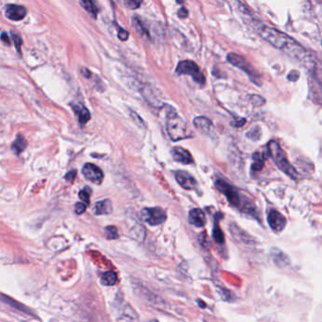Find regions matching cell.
Wrapping results in <instances>:
<instances>
[{
  "label": "cell",
  "instance_id": "cell-1",
  "mask_svg": "<svg viewBox=\"0 0 322 322\" xmlns=\"http://www.w3.org/2000/svg\"><path fill=\"white\" fill-rule=\"evenodd\" d=\"M260 35L271 46L284 51L292 58L302 60L305 55V50L288 35L269 27L261 28Z\"/></svg>",
  "mask_w": 322,
  "mask_h": 322
},
{
  "label": "cell",
  "instance_id": "cell-2",
  "mask_svg": "<svg viewBox=\"0 0 322 322\" xmlns=\"http://www.w3.org/2000/svg\"><path fill=\"white\" fill-rule=\"evenodd\" d=\"M215 186L227 198L233 206L238 208L243 213L256 217V206L253 200L249 198L246 194L239 192L235 186L224 182L223 180H217Z\"/></svg>",
  "mask_w": 322,
  "mask_h": 322
},
{
  "label": "cell",
  "instance_id": "cell-3",
  "mask_svg": "<svg viewBox=\"0 0 322 322\" xmlns=\"http://www.w3.org/2000/svg\"><path fill=\"white\" fill-rule=\"evenodd\" d=\"M267 151L269 156L271 157L279 169L291 177L292 179H298V171L290 164L287 153L284 152L279 143H277L275 140H271L267 145Z\"/></svg>",
  "mask_w": 322,
  "mask_h": 322
},
{
  "label": "cell",
  "instance_id": "cell-4",
  "mask_svg": "<svg viewBox=\"0 0 322 322\" xmlns=\"http://www.w3.org/2000/svg\"><path fill=\"white\" fill-rule=\"evenodd\" d=\"M166 129L172 141L190 138L191 136L184 120L173 109H169L167 112Z\"/></svg>",
  "mask_w": 322,
  "mask_h": 322
},
{
  "label": "cell",
  "instance_id": "cell-5",
  "mask_svg": "<svg viewBox=\"0 0 322 322\" xmlns=\"http://www.w3.org/2000/svg\"><path fill=\"white\" fill-rule=\"evenodd\" d=\"M227 60L231 64H233L234 66H236V67L241 69L243 72H245L254 83H255L257 85H261L260 76L256 73V71L254 69V67L247 62L243 57L234 54V53H230L227 56Z\"/></svg>",
  "mask_w": 322,
  "mask_h": 322
},
{
  "label": "cell",
  "instance_id": "cell-6",
  "mask_svg": "<svg viewBox=\"0 0 322 322\" xmlns=\"http://www.w3.org/2000/svg\"><path fill=\"white\" fill-rule=\"evenodd\" d=\"M176 73L178 75H186L190 76L193 80L201 85L205 83V77L203 74L201 72L199 66L195 62L191 61H184L179 62L176 67Z\"/></svg>",
  "mask_w": 322,
  "mask_h": 322
},
{
  "label": "cell",
  "instance_id": "cell-7",
  "mask_svg": "<svg viewBox=\"0 0 322 322\" xmlns=\"http://www.w3.org/2000/svg\"><path fill=\"white\" fill-rule=\"evenodd\" d=\"M140 219L144 222L155 226L163 223L167 220V215L160 207H146L141 210Z\"/></svg>",
  "mask_w": 322,
  "mask_h": 322
},
{
  "label": "cell",
  "instance_id": "cell-8",
  "mask_svg": "<svg viewBox=\"0 0 322 322\" xmlns=\"http://www.w3.org/2000/svg\"><path fill=\"white\" fill-rule=\"evenodd\" d=\"M82 173L87 180H89L93 184L101 185L103 182L104 179L103 171L101 169H99V167H97L92 163L85 164L82 169Z\"/></svg>",
  "mask_w": 322,
  "mask_h": 322
},
{
  "label": "cell",
  "instance_id": "cell-9",
  "mask_svg": "<svg viewBox=\"0 0 322 322\" xmlns=\"http://www.w3.org/2000/svg\"><path fill=\"white\" fill-rule=\"evenodd\" d=\"M268 222H269L270 227L276 233L284 230V228L287 225L286 218L275 209H271L269 212Z\"/></svg>",
  "mask_w": 322,
  "mask_h": 322
},
{
  "label": "cell",
  "instance_id": "cell-10",
  "mask_svg": "<svg viewBox=\"0 0 322 322\" xmlns=\"http://www.w3.org/2000/svg\"><path fill=\"white\" fill-rule=\"evenodd\" d=\"M175 179L183 188L186 190H191L196 188L197 181L195 178L185 170H178L175 172Z\"/></svg>",
  "mask_w": 322,
  "mask_h": 322
},
{
  "label": "cell",
  "instance_id": "cell-11",
  "mask_svg": "<svg viewBox=\"0 0 322 322\" xmlns=\"http://www.w3.org/2000/svg\"><path fill=\"white\" fill-rule=\"evenodd\" d=\"M6 17L13 21H21L27 16V10L24 6L9 4L6 6L5 10Z\"/></svg>",
  "mask_w": 322,
  "mask_h": 322
},
{
  "label": "cell",
  "instance_id": "cell-12",
  "mask_svg": "<svg viewBox=\"0 0 322 322\" xmlns=\"http://www.w3.org/2000/svg\"><path fill=\"white\" fill-rule=\"evenodd\" d=\"M194 126L197 130H199L201 133L207 135V136H213L214 134V126L212 122L203 116L196 117L193 121Z\"/></svg>",
  "mask_w": 322,
  "mask_h": 322
},
{
  "label": "cell",
  "instance_id": "cell-13",
  "mask_svg": "<svg viewBox=\"0 0 322 322\" xmlns=\"http://www.w3.org/2000/svg\"><path fill=\"white\" fill-rule=\"evenodd\" d=\"M171 155L176 162L182 163L185 165L193 163V157L191 156L190 153L182 147H174L171 150Z\"/></svg>",
  "mask_w": 322,
  "mask_h": 322
},
{
  "label": "cell",
  "instance_id": "cell-14",
  "mask_svg": "<svg viewBox=\"0 0 322 322\" xmlns=\"http://www.w3.org/2000/svg\"><path fill=\"white\" fill-rule=\"evenodd\" d=\"M188 221L195 227L202 228L206 223V219L203 211L200 208H193L189 211L188 214Z\"/></svg>",
  "mask_w": 322,
  "mask_h": 322
},
{
  "label": "cell",
  "instance_id": "cell-15",
  "mask_svg": "<svg viewBox=\"0 0 322 322\" xmlns=\"http://www.w3.org/2000/svg\"><path fill=\"white\" fill-rule=\"evenodd\" d=\"M230 230L232 235L234 236V237L237 240H238L240 242H243L245 244H252V243H254L253 237H251V236H249L244 231L241 230L237 225H236L234 223H231Z\"/></svg>",
  "mask_w": 322,
  "mask_h": 322
},
{
  "label": "cell",
  "instance_id": "cell-16",
  "mask_svg": "<svg viewBox=\"0 0 322 322\" xmlns=\"http://www.w3.org/2000/svg\"><path fill=\"white\" fill-rule=\"evenodd\" d=\"M112 212V203L109 199L97 202L94 206L95 215H109Z\"/></svg>",
  "mask_w": 322,
  "mask_h": 322
},
{
  "label": "cell",
  "instance_id": "cell-17",
  "mask_svg": "<svg viewBox=\"0 0 322 322\" xmlns=\"http://www.w3.org/2000/svg\"><path fill=\"white\" fill-rule=\"evenodd\" d=\"M74 111L76 112L78 118V121L81 124H85L88 123L89 120L91 119V114L90 111L84 107L83 105H77L74 106Z\"/></svg>",
  "mask_w": 322,
  "mask_h": 322
},
{
  "label": "cell",
  "instance_id": "cell-18",
  "mask_svg": "<svg viewBox=\"0 0 322 322\" xmlns=\"http://www.w3.org/2000/svg\"><path fill=\"white\" fill-rule=\"evenodd\" d=\"M271 256L273 262L278 267H286L289 264V258L288 257V255L280 250H273L271 253Z\"/></svg>",
  "mask_w": 322,
  "mask_h": 322
},
{
  "label": "cell",
  "instance_id": "cell-19",
  "mask_svg": "<svg viewBox=\"0 0 322 322\" xmlns=\"http://www.w3.org/2000/svg\"><path fill=\"white\" fill-rule=\"evenodd\" d=\"M220 213H218L216 215V218H215V225L213 227V238H214L215 241L219 244H223L224 243V234L223 232L220 229V225H219V218L220 217Z\"/></svg>",
  "mask_w": 322,
  "mask_h": 322
},
{
  "label": "cell",
  "instance_id": "cell-20",
  "mask_svg": "<svg viewBox=\"0 0 322 322\" xmlns=\"http://www.w3.org/2000/svg\"><path fill=\"white\" fill-rule=\"evenodd\" d=\"M118 282V277L114 271H107L101 277V283L104 286L111 287Z\"/></svg>",
  "mask_w": 322,
  "mask_h": 322
},
{
  "label": "cell",
  "instance_id": "cell-21",
  "mask_svg": "<svg viewBox=\"0 0 322 322\" xmlns=\"http://www.w3.org/2000/svg\"><path fill=\"white\" fill-rule=\"evenodd\" d=\"M27 147V141L23 136H17L12 145V149L16 154H20Z\"/></svg>",
  "mask_w": 322,
  "mask_h": 322
},
{
  "label": "cell",
  "instance_id": "cell-22",
  "mask_svg": "<svg viewBox=\"0 0 322 322\" xmlns=\"http://www.w3.org/2000/svg\"><path fill=\"white\" fill-rule=\"evenodd\" d=\"M253 158H254V163L252 165V169L255 170V171H259L264 167V161H265L266 156L256 152V153H254Z\"/></svg>",
  "mask_w": 322,
  "mask_h": 322
},
{
  "label": "cell",
  "instance_id": "cell-23",
  "mask_svg": "<svg viewBox=\"0 0 322 322\" xmlns=\"http://www.w3.org/2000/svg\"><path fill=\"white\" fill-rule=\"evenodd\" d=\"M130 235L133 238L138 240L139 242H142L145 238V230L141 225H136L130 231Z\"/></svg>",
  "mask_w": 322,
  "mask_h": 322
},
{
  "label": "cell",
  "instance_id": "cell-24",
  "mask_svg": "<svg viewBox=\"0 0 322 322\" xmlns=\"http://www.w3.org/2000/svg\"><path fill=\"white\" fill-rule=\"evenodd\" d=\"M80 3L82 5V7L88 12L90 13L92 16H96L97 15V8L95 6V4L93 3L92 0H80Z\"/></svg>",
  "mask_w": 322,
  "mask_h": 322
},
{
  "label": "cell",
  "instance_id": "cell-25",
  "mask_svg": "<svg viewBox=\"0 0 322 322\" xmlns=\"http://www.w3.org/2000/svg\"><path fill=\"white\" fill-rule=\"evenodd\" d=\"M91 194H92V189L88 186H86L85 188H83L82 190L79 191V198L82 200L86 205L90 204V197H91Z\"/></svg>",
  "mask_w": 322,
  "mask_h": 322
},
{
  "label": "cell",
  "instance_id": "cell-26",
  "mask_svg": "<svg viewBox=\"0 0 322 322\" xmlns=\"http://www.w3.org/2000/svg\"><path fill=\"white\" fill-rule=\"evenodd\" d=\"M105 233H106V237L107 239H116L119 237V234H118V229L113 226V225H109L105 228Z\"/></svg>",
  "mask_w": 322,
  "mask_h": 322
},
{
  "label": "cell",
  "instance_id": "cell-27",
  "mask_svg": "<svg viewBox=\"0 0 322 322\" xmlns=\"http://www.w3.org/2000/svg\"><path fill=\"white\" fill-rule=\"evenodd\" d=\"M199 242L201 245L204 248H209L210 247V241L208 239L207 234L205 232H203L199 236Z\"/></svg>",
  "mask_w": 322,
  "mask_h": 322
},
{
  "label": "cell",
  "instance_id": "cell-28",
  "mask_svg": "<svg viewBox=\"0 0 322 322\" xmlns=\"http://www.w3.org/2000/svg\"><path fill=\"white\" fill-rule=\"evenodd\" d=\"M142 3V0H125V5L132 9V10H136L140 7Z\"/></svg>",
  "mask_w": 322,
  "mask_h": 322
},
{
  "label": "cell",
  "instance_id": "cell-29",
  "mask_svg": "<svg viewBox=\"0 0 322 322\" xmlns=\"http://www.w3.org/2000/svg\"><path fill=\"white\" fill-rule=\"evenodd\" d=\"M251 101L254 106H257V107H260L265 104V99L262 98L259 95H252Z\"/></svg>",
  "mask_w": 322,
  "mask_h": 322
},
{
  "label": "cell",
  "instance_id": "cell-30",
  "mask_svg": "<svg viewBox=\"0 0 322 322\" xmlns=\"http://www.w3.org/2000/svg\"><path fill=\"white\" fill-rule=\"evenodd\" d=\"M134 26L136 28V30L141 33V34H147V31L145 30V28L143 27L141 21L138 19V18H134Z\"/></svg>",
  "mask_w": 322,
  "mask_h": 322
},
{
  "label": "cell",
  "instance_id": "cell-31",
  "mask_svg": "<svg viewBox=\"0 0 322 322\" xmlns=\"http://www.w3.org/2000/svg\"><path fill=\"white\" fill-rule=\"evenodd\" d=\"M86 208H87V205L85 203H77L75 206V212L77 213V215L83 214L85 211H86Z\"/></svg>",
  "mask_w": 322,
  "mask_h": 322
},
{
  "label": "cell",
  "instance_id": "cell-32",
  "mask_svg": "<svg viewBox=\"0 0 322 322\" xmlns=\"http://www.w3.org/2000/svg\"><path fill=\"white\" fill-rule=\"evenodd\" d=\"M12 37H13V40L15 42V45H16V48L17 50L20 52V47L22 46V39L20 38L19 35H17L16 33H12Z\"/></svg>",
  "mask_w": 322,
  "mask_h": 322
},
{
  "label": "cell",
  "instance_id": "cell-33",
  "mask_svg": "<svg viewBox=\"0 0 322 322\" xmlns=\"http://www.w3.org/2000/svg\"><path fill=\"white\" fill-rule=\"evenodd\" d=\"M118 37H119L120 40L125 41V40L128 39V32L125 31L124 29H121L120 28L119 31H118Z\"/></svg>",
  "mask_w": 322,
  "mask_h": 322
},
{
  "label": "cell",
  "instance_id": "cell-34",
  "mask_svg": "<svg viewBox=\"0 0 322 322\" xmlns=\"http://www.w3.org/2000/svg\"><path fill=\"white\" fill-rule=\"evenodd\" d=\"M76 176H77V170H71L70 172H68V173L65 175V179L72 183V182L75 180Z\"/></svg>",
  "mask_w": 322,
  "mask_h": 322
},
{
  "label": "cell",
  "instance_id": "cell-35",
  "mask_svg": "<svg viewBox=\"0 0 322 322\" xmlns=\"http://www.w3.org/2000/svg\"><path fill=\"white\" fill-rule=\"evenodd\" d=\"M299 77H300L299 72H297V71H292L291 73L288 75V79H289L290 81H296V80H298Z\"/></svg>",
  "mask_w": 322,
  "mask_h": 322
},
{
  "label": "cell",
  "instance_id": "cell-36",
  "mask_svg": "<svg viewBox=\"0 0 322 322\" xmlns=\"http://www.w3.org/2000/svg\"><path fill=\"white\" fill-rule=\"evenodd\" d=\"M1 40H2L6 45L10 46L11 42H10V39H9V37H8V35H7L6 33H2V35H1Z\"/></svg>",
  "mask_w": 322,
  "mask_h": 322
},
{
  "label": "cell",
  "instance_id": "cell-37",
  "mask_svg": "<svg viewBox=\"0 0 322 322\" xmlns=\"http://www.w3.org/2000/svg\"><path fill=\"white\" fill-rule=\"evenodd\" d=\"M178 16L181 17V18H185L187 16V11L185 9V8H182L179 12H178Z\"/></svg>",
  "mask_w": 322,
  "mask_h": 322
},
{
  "label": "cell",
  "instance_id": "cell-38",
  "mask_svg": "<svg viewBox=\"0 0 322 322\" xmlns=\"http://www.w3.org/2000/svg\"><path fill=\"white\" fill-rule=\"evenodd\" d=\"M184 1L185 0H176V2H177V3H179V4H182Z\"/></svg>",
  "mask_w": 322,
  "mask_h": 322
},
{
  "label": "cell",
  "instance_id": "cell-39",
  "mask_svg": "<svg viewBox=\"0 0 322 322\" xmlns=\"http://www.w3.org/2000/svg\"><path fill=\"white\" fill-rule=\"evenodd\" d=\"M155 322V321H152V322Z\"/></svg>",
  "mask_w": 322,
  "mask_h": 322
}]
</instances>
